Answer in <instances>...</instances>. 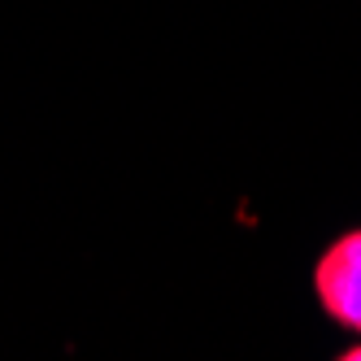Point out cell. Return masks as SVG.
<instances>
[{"label": "cell", "instance_id": "2", "mask_svg": "<svg viewBox=\"0 0 361 361\" xmlns=\"http://www.w3.org/2000/svg\"><path fill=\"white\" fill-rule=\"evenodd\" d=\"M340 357H344V361H361V344H357V348H348V353H340Z\"/></svg>", "mask_w": 361, "mask_h": 361}, {"label": "cell", "instance_id": "1", "mask_svg": "<svg viewBox=\"0 0 361 361\" xmlns=\"http://www.w3.org/2000/svg\"><path fill=\"white\" fill-rule=\"evenodd\" d=\"M314 292L331 322H340L344 331H361V231L340 235L318 257Z\"/></svg>", "mask_w": 361, "mask_h": 361}]
</instances>
